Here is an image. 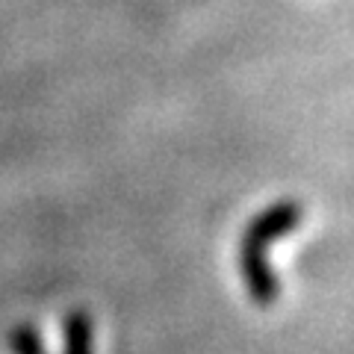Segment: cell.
<instances>
[{"instance_id":"1","label":"cell","mask_w":354,"mask_h":354,"mask_svg":"<svg viewBox=\"0 0 354 354\" xmlns=\"http://www.w3.org/2000/svg\"><path fill=\"white\" fill-rule=\"evenodd\" d=\"M301 216H304L301 204L283 198V201L269 204L263 213H257L248 221L245 234L239 239V272H242V281H245V290L254 304L269 307L278 298L281 286H278V278H274L269 260H266V254H269V245L274 239L292 234L301 225Z\"/></svg>"},{"instance_id":"2","label":"cell","mask_w":354,"mask_h":354,"mask_svg":"<svg viewBox=\"0 0 354 354\" xmlns=\"http://www.w3.org/2000/svg\"><path fill=\"white\" fill-rule=\"evenodd\" d=\"M92 346H95L92 319L83 310H74L62 322V354H95Z\"/></svg>"},{"instance_id":"3","label":"cell","mask_w":354,"mask_h":354,"mask_svg":"<svg viewBox=\"0 0 354 354\" xmlns=\"http://www.w3.org/2000/svg\"><path fill=\"white\" fill-rule=\"evenodd\" d=\"M9 348H12V354H44L36 325H30V322L15 325L12 334H9Z\"/></svg>"}]
</instances>
